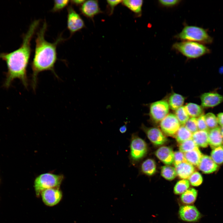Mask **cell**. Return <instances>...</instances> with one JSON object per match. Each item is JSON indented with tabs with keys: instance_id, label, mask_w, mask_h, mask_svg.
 <instances>
[{
	"instance_id": "31",
	"label": "cell",
	"mask_w": 223,
	"mask_h": 223,
	"mask_svg": "<svg viewBox=\"0 0 223 223\" xmlns=\"http://www.w3.org/2000/svg\"><path fill=\"white\" fill-rule=\"evenodd\" d=\"M205 120L209 130L218 127L217 117L213 113L209 112L204 115Z\"/></svg>"
},
{
	"instance_id": "27",
	"label": "cell",
	"mask_w": 223,
	"mask_h": 223,
	"mask_svg": "<svg viewBox=\"0 0 223 223\" xmlns=\"http://www.w3.org/2000/svg\"><path fill=\"white\" fill-rule=\"evenodd\" d=\"M161 175L164 178L168 180H173L177 176L175 168L168 165L162 167Z\"/></svg>"
},
{
	"instance_id": "2",
	"label": "cell",
	"mask_w": 223,
	"mask_h": 223,
	"mask_svg": "<svg viewBox=\"0 0 223 223\" xmlns=\"http://www.w3.org/2000/svg\"><path fill=\"white\" fill-rule=\"evenodd\" d=\"M47 28V22L44 20L36 34L34 54L31 64L32 86L34 90L37 86L38 75L41 72L50 71L58 77L54 70L55 65L57 59V47L65 40L61 33L53 42H47L45 38Z\"/></svg>"
},
{
	"instance_id": "42",
	"label": "cell",
	"mask_w": 223,
	"mask_h": 223,
	"mask_svg": "<svg viewBox=\"0 0 223 223\" xmlns=\"http://www.w3.org/2000/svg\"><path fill=\"white\" fill-rule=\"evenodd\" d=\"M127 130V127L126 125L121 126L119 128V131L121 133H125Z\"/></svg>"
},
{
	"instance_id": "15",
	"label": "cell",
	"mask_w": 223,
	"mask_h": 223,
	"mask_svg": "<svg viewBox=\"0 0 223 223\" xmlns=\"http://www.w3.org/2000/svg\"><path fill=\"white\" fill-rule=\"evenodd\" d=\"M199 169L205 173H210L216 171L218 166L211 157L207 155H202L197 166Z\"/></svg>"
},
{
	"instance_id": "39",
	"label": "cell",
	"mask_w": 223,
	"mask_h": 223,
	"mask_svg": "<svg viewBox=\"0 0 223 223\" xmlns=\"http://www.w3.org/2000/svg\"><path fill=\"white\" fill-rule=\"evenodd\" d=\"M179 0H160L158 1L162 6L166 7H172L176 6L180 3Z\"/></svg>"
},
{
	"instance_id": "1",
	"label": "cell",
	"mask_w": 223,
	"mask_h": 223,
	"mask_svg": "<svg viewBox=\"0 0 223 223\" xmlns=\"http://www.w3.org/2000/svg\"><path fill=\"white\" fill-rule=\"evenodd\" d=\"M41 20H35L30 24L26 33L23 35L20 47L8 53H0V59L7 64V72L4 84L8 87L13 80L20 79L25 87L28 86L27 69L31 52V41L38 28Z\"/></svg>"
},
{
	"instance_id": "19",
	"label": "cell",
	"mask_w": 223,
	"mask_h": 223,
	"mask_svg": "<svg viewBox=\"0 0 223 223\" xmlns=\"http://www.w3.org/2000/svg\"><path fill=\"white\" fill-rule=\"evenodd\" d=\"M208 131L198 130L192 134V139L198 146L205 148L208 146Z\"/></svg>"
},
{
	"instance_id": "14",
	"label": "cell",
	"mask_w": 223,
	"mask_h": 223,
	"mask_svg": "<svg viewBox=\"0 0 223 223\" xmlns=\"http://www.w3.org/2000/svg\"><path fill=\"white\" fill-rule=\"evenodd\" d=\"M142 128L145 132L149 140L154 144L162 145L167 141L166 137L159 129L155 128L147 129L143 125L142 126Z\"/></svg>"
},
{
	"instance_id": "32",
	"label": "cell",
	"mask_w": 223,
	"mask_h": 223,
	"mask_svg": "<svg viewBox=\"0 0 223 223\" xmlns=\"http://www.w3.org/2000/svg\"><path fill=\"white\" fill-rule=\"evenodd\" d=\"M198 147L192 139L186 140L181 143L179 146L180 151L185 153Z\"/></svg>"
},
{
	"instance_id": "20",
	"label": "cell",
	"mask_w": 223,
	"mask_h": 223,
	"mask_svg": "<svg viewBox=\"0 0 223 223\" xmlns=\"http://www.w3.org/2000/svg\"><path fill=\"white\" fill-rule=\"evenodd\" d=\"M121 3L123 5L134 13L137 16L139 17L141 15L143 0H122Z\"/></svg>"
},
{
	"instance_id": "17",
	"label": "cell",
	"mask_w": 223,
	"mask_h": 223,
	"mask_svg": "<svg viewBox=\"0 0 223 223\" xmlns=\"http://www.w3.org/2000/svg\"><path fill=\"white\" fill-rule=\"evenodd\" d=\"M208 144L213 149L223 144V137L219 127L209 130Z\"/></svg>"
},
{
	"instance_id": "6",
	"label": "cell",
	"mask_w": 223,
	"mask_h": 223,
	"mask_svg": "<svg viewBox=\"0 0 223 223\" xmlns=\"http://www.w3.org/2000/svg\"><path fill=\"white\" fill-rule=\"evenodd\" d=\"M129 147V159L131 164L133 165L142 159L147 151L145 142L135 133L131 135Z\"/></svg>"
},
{
	"instance_id": "24",
	"label": "cell",
	"mask_w": 223,
	"mask_h": 223,
	"mask_svg": "<svg viewBox=\"0 0 223 223\" xmlns=\"http://www.w3.org/2000/svg\"><path fill=\"white\" fill-rule=\"evenodd\" d=\"M184 101V98L181 95L174 93L169 97L168 100L169 107L171 109L176 110L182 106Z\"/></svg>"
},
{
	"instance_id": "26",
	"label": "cell",
	"mask_w": 223,
	"mask_h": 223,
	"mask_svg": "<svg viewBox=\"0 0 223 223\" xmlns=\"http://www.w3.org/2000/svg\"><path fill=\"white\" fill-rule=\"evenodd\" d=\"M192 133L184 125L180 126L175 135L177 141L179 143L192 139Z\"/></svg>"
},
{
	"instance_id": "38",
	"label": "cell",
	"mask_w": 223,
	"mask_h": 223,
	"mask_svg": "<svg viewBox=\"0 0 223 223\" xmlns=\"http://www.w3.org/2000/svg\"><path fill=\"white\" fill-rule=\"evenodd\" d=\"M122 0H107V8L109 15H112L113 12L115 8Z\"/></svg>"
},
{
	"instance_id": "25",
	"label": "cell",
	"mask_w": 223,
	"mask_h": 223,
	"mask_svg": "<svg viewBox=\"0 0 223 223\" xmlns=\"http://www.w3.org/2000/svg\"><path fill=\"white\" fill-rule=\"evenodd\" d=\"M197 191L193 188L188 189L182 193L181 196V201L186 204H190L195 201L197 196Z\"/></svg>"
},
{
	"instance_id": "28",
	"label": "cell",
	"mask_w": 223,
	"mask_h": 223,
	"mask_svg": "<svg viewBox=\"0 0 223 223\" xmlns=\"http://www.w3.org/2000/svg\"><path fill=\"white\" fill-rule=\"evenodd\" d=\"M211 157L217 164L223 163V144L213 149Z\"/></svg>"
},
{
	"instance_id": "5",
	"label": "cell",
	"mask_w": 223,
	"mask_h": 223,
	"mask_svg": "<svg viewBox=\"0 0 223 223\" xmlns=\"http://www.w3.org/2000/svg\"><path fill=\"white\" fill-rule=\"evenodd\" d=\"M62 175L50 173L40 174L35 179L34 187L37 196L43 190L51 188H59L63 179Z\"/></svg>"
},
{
	"instance_id": "10",
	"label": "cell",
	"mask_w": 223,
	"mask_h": 223,
	"mask_svg": "<svg viewBox=\"0 0 223 223\" xmlns=\"http://www.w3.org/2000/svg\"><path fill=\"white\" fill-rule=\"evenodd\" d=\"M80 11L84 16L92 20L95 16L102 12L98 1L94 0L85 1L81 5Z\"/></svg>"
},
{
	"instance_id": "40",
	"label": "cell",
	"mask_w": 223,
	"mask_h": 223,
	"mask_svg": "<svg viewBox=\"0 0 223 223\" xmlns=\"http://www.w3.org/2000/svg\"><path fill=\"white\" fill-rule=\"evenodd\" d=\"M216 117L218 124L221 127L223 126V112L219 113Z\"/></svg>"
},
{
	"instance_id": "30",
	"label": "cell",
	"mask_w": 223,
	"mask_h": 223,
	"mask_svg": "<svg viewBox=\"0 0 223 223\" xmlns=\"http://www.w3.org/2000/svg\"><path fill=\"white\" fill-rule=\"evenodd\" d=\"M189 186V181L187 180L183 179L180 180L174 187V193L176 195L182 194L188 189Z\"/></svg>"
},
{
	"instance_id": "4",
	"label": "cell",
	"mask_w": 223,
	"mask_h": 223,
	"mask_svg": "<svg viewBox=\"0 0 223 223\" xmlns=\"http://www.w3.org/2000/svg\"><path fill=\"white\" fill-rule=\"evenodd\" d=\"M175 37L184 41H190L201 44H210L212 38L204 29L198 26L186 25Z\"/></svg>"
},
{
	"instance_id": "22",
	"label": "cell",
	"mask_w": 223,
	"mask_h": 223,
	"mask_svg": "<svg viewBox=\"0 0 223 223\" xmlns=\"http://www.w3.org/2000/svg\"><path fill=\"white\" fill-rule=\"evenodd\" d=\"M140 169L141 172L144 174L149 176L152 175L156 170L155 161L151 159H146L142 163Z\"/></svg>"
},
{
	"instance_id": "11",
	"label": "cell",
	"mask_w": 223,
	"mask_h": 223,
	"mask_svg": "<svg viewBox=\"0 0 223 223\" xmlns=\"http://www.w3.org/2000/svg\"><path fill=\"white\" fill-rule=\"evenodd\" d=\"M44 203L49 206H55L60 201L62 193L59 188H51L46 189L41 194Z\"/></svg>"
},
{
	"instance_id": "29",
	"label": "cell",
	"mask_w": 223,
	"mask_h": 223,
	"mask_svg": "<svg viewBox=\"0 0 223 223\" xmlns=\"http://www.w3.org/2000/svg\"><path fill=\"white\" fill-rule=\"evenodd\" d=\"M175 115L181 125H184L190 118L185 106H181L176 110Z\"/></svg>"
},
{
	"instance_id": "12",
	"label": "cell",
	"mask_w": 223,
	"mask_h": 223,
	"mask_svg": "<svg viewBox=\"0 0 223 223\" xmlns=\"http://www.w3.org/2000/svg\"><path fill=\"white\" fill-rule=\"evenodd\" d=\"M179 214L183 221L188 222H195L201 217V214L194 206L183 205L180 207L179 210Z\"/></svg>"
},
{
	"instance_id": "8",
	"label": "cell",
	"mask_w": 223,
	"mask_h": 223,
	"mask_svg": "<svg viewBox=\"0 0 223 223\" xmlns=\"http://www.w3.org/2000/svg\"><path fill=\"white\" fill-rule=\"evenodd\" d=\"M169 107L168 103L164 100L153 103L150 107V116L155 122H161L168 115Z\"/></svg>"
},
{
	"instance_id": "41",
	"label": "cell",
	"mask_w": 223,
	"mask_h": 223,
	"mask_svg": "<svg viewBox=\"0 0 223 223\" xmlns=\"http://www.w3.org/2000/svg\"><path fill=\"white\" fill-rule=\"evenodd\" d=\"M85 1V0H71L70 1V3L72 5H73L76 6L80 5L81 6Z\"/></svg>"
},
{
	"instance_id": "33",
	"label": "cell",
	"mask_w": 223,
	"mask_h": 223,
	"mask_svg": "<svg viewBox=\"0 0 223 223\" xmlns=\"http://www.w3.org/2000/svg\"><path fill=\"white\" fill-rule=\"evenodd\" d=\"M70 2L67 0L54 1V5L51 12H56L61 11L68 5Z\"/></svg>"
},
{
	"instance_id": "43",
	"label": "cell",
	"mask_w": 223,
	"mask_h": 223,
	"mask_svg": "<svg viewBox=\"0 0 223 223\" xmlns=\"http://www.w3.org/2000/svg\"><path fill=\"white\" fill-rule=\"evenodd\" d=\"M221 134L223 137V126L221 127Z\"/></svg>"
},
{
	"instance_id": "37",
	"label": "cell",
	"mask_w": 223,
	"mask_h": 223,
	"mask_svg": "<svg viewBox=\"0 0 223 223\" xmlns=\"http://www.w3.org/2000/svg\"><path fill=\"white\" fill-rule=\"evenodd\" d=\"M197 127L199 130H209L205 120L204 115H203L197 118Z\"/></svg>"
},
{
	"instance_id": "3",
	"label": "cell",
	"mask_w": 223,
	"mask_h": 223,
	"mask_svg": "<svg viewBox=\"0 0 223 223\" xmlns=\"http://www.w3.org/2000/svg\"><path fill=\"white\" fill-rule=\"evenodd\" d=\"M172 48L189 59L198 58L210 52V50L203 44L190 41L176 42Z\"/></svg>"
},
{
	"instance_id": "34",
	"label": "cell",
	"mask_w": 223,
	"mask_h": 223,
	"mask_svg": "<svg viewBox=\"0 0 223 223\" xmlns=\"http://www.w3.org/2000/svg\"><path fill=\"white\" fill-rule=\"evenodd\" d=\"M188 179L191 185L194 186H199L203 181L201 175L197 172H194Z\"/></svg>"
},
{
	"instance_id": "13",
	"label": "cell",
	"mask_w": 223,
	"mask_h": 223,
	"mask_svg": "<svg viewBox=\"0 0 223 223\" xmlns=\"http://www.w3.org/2000/svg\"><path fill=\"white\" fill-rule=\"evenodd\" d=\"M200 100L202 107H213L223 102V95L214 92H206L201 94Z\"/></svg>"
},
{
	"instance_id": "18",
	"label": "cell",
	"mask_w": 223,
	"mask_h": 223,
	"mask_svg": "<svg viewBox=\"0 0 223 223\" xmlns=\"http://www.w3.org/2000/svg\"><path fill=\"white\" fill-rule=\"evenodd\" d=\"M175 168L177 175L185 179H188L195 171L193 165L187 162L179 164L175 167Z\"/></svg>"
},
{
	"instance_id": "9",
	"label": "cell",
	"mask_w": 223,
	"mask_h": 223,
	"mask_svg": "<svg viewBox=\"0 0 223 223\" xmlns=\"http://www.w3.org/2000/svg\"><path fill=\"white\" fill-rule=\"evenodd\" d=\"M162 130L166 135L174 136L180 127V124L175 114H168L160 123Z\"/></svg>"
},
{
	"instance_id": "16",
	"label": "cell",
	"mask_w": 223,
	"mask_h": 223,
	"mask_svg": "<svg viewBox=\"0 0 223 223\" xmlns=\"http://www.w3.org/2000/svg\"><path fill=\"white\" fill-rule=\"evenodd\" d=\"M155 154L165 164L169 165L173 164L174 152L171 148L166 146H161L157 150Z\"/></svg>"
},
{
	"instance_id": "36",
	"label": "cell",
	"mask_w": 223,
	"mask_h": 223,
	"mask_svg": "<svg viewBox=\"0 0 223 223\" xmlns=\"http://www.w3.org/2000/svg\"><path fill=\"white\" fill-rule=\"evenodd\" d=\"M187 162L184 154L180 151H176L174 152L173 164L175 167L179 164Z\"/></svg>"
},
{
	"instance_id": "21",
	"label": "cell",
	"mask_w": 223,
	"mask_h": 223,
	"mask_svg": "<svg viewBox=\"0 0 223 223\" xmlns=\"http://www.w3.org/2000/svg\"><path fill=\"white\" fill-rule=\"evenodd\" d=\"M187 162L192 165L197 166L203 155L197 147L194 149L184 153Z\"/></svg>"
},
{
	"instance_id": "23",
	"label": "cell",
	"mask_w": 223,
	"mask_h": 223,
	"mask_svg": "<svg viewBox=\"0 0 223 223\" xmlns=\"http://www.w3.org/2000/svg\"><path fill=\"white\" fill-rule=\"evenodd\" d=\"M185 107L189 115L191 117L198 118L203 115V107L196 104L189 103Z\"/></svg>"
},
{
	"instance_id": "7",
	"label": "cell",
	"mask_w": 223,
	"mask_h": 223,
	"mask_svg": "<svg viewBox=\"0 0 223 223\" xmlns=\"http://www.w3.org/2000/svg\"><path fill=\"white\" fill-rule=\"evenodd\" d=\"M67 28L71 36L85 27V24L80 15L71 5L67 8Z\"/></svg>"
},
{
	"instance_id": "35",
	"label": "cell",
	"mask_w": 223,
	"mask_h": 223,
	"mask_svg": "<svg viewBox=\"0 0 223 223\" xmlns=\"http://www.w3.org/2000/svg\"><path fill=\"white\" fill-rule=\"evenodd\" d=\"M184 126L192 134L198 130L197 118H189Z\"/></svg>"
}]
</instances>
